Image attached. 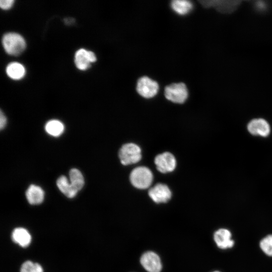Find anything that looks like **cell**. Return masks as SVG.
<instances>
[{
  "instance_id": "1",
  "label": "cell",
  "mask_w": 272,
  "mask_h": 272,
  "mask_svg": "<svg viewBox=\"0 0 272 272\" xmlns=\"http://www.w3.org/2000/svg\"><path fill=\"white\" fill-rule=\"evenodd\" d=\"M2 44L5 51L11 55H18L25 50L26 46L24 38L20 34L9 32L4 35Z\"/></svg>"
},
{
  "instance_id": "2",
  "label": "cell",
  "mask_w": 272,
  "mask_h": 272,
  "mask_svg": "<svg viewBox=\"0 0 272 272\" xmlns=\"http://www.w3.org/2000/svg\"><path fill=\"white\" fill-rule=\"evenodd\" d=\"M129 178L131 183L134 187L144 189L148 188L151 185L153 176L148 168L140 166L132 170Z\"/></svg>"
},
{
  "instance_id": "3",
  "label": "cell",
  "mask_w": 272,
  "mask_h": 272,
  "mask_svg": "<svg viewBox=\"0 0 272 272\" xmlns=\"http://www.w3.org/2000/svg\"><path fill=\"white\" fill-rule=\"evenodd\" d=\"M120 162L124 165L139 162L142 158L141 149L134 143L123 145L119 151Z\"/></svg>"
},
{
  "instance_id": "4",
  "label": "cell",
  "mask_w": 272,
  "mask_h": 272,
  "mask_svg": "<svg viewBox=\"0 0 272 272\" xmlns=\"http://www.w3.org/2000/svg\"><path fill=\"white\" fill-rule=\"evenodd\" d=\"M165 96L172 102L182 104L188 97L187 89L183 83H173L166 87Z\"/></svg>"
},
{
  "instance_id": "5",
  "label": "cell",
  "mask_w": 272,
  "mask_h": 272,
  "mask_svg": "<svg viewBox=\"0 0 272 272\" xmlns=\"http://www.w3.org/2000/svg\"><path fill=\"white\" fill-rule=\"evenodd\" d=\"M158 90V84L148 77H143L138 81L137 91L144 98H150L154 97L157 94Z\"/></svg>"
},
{
  "instance_id": "6",
  "label": "cell",
  "mask_w": 272,
  "mask_h": 272,
  "mask_svg": "<svg viewBox=\"0 0 272 272\" xmlns=\"http://www.w3.org/2000/svg\"><path fill=\"white\" fill-rule=\"evenodd\" d=\"M154 162L157 170L163 173L173 171L176 165L174 156L169 152H164L158 155L155 157Z\"/></svg>"
},
{
  "instance_id": "7",
  "label": "cell",
  "mask_w": 272,
  "mask_h": 272,
  "mask_svg": "<svg viewBox=\"0 0 272 272\" xmlns=\"http://www.w3.org/2000/svg\"><path fill=\"white\" fill-rule=\"evenodd\" d=\"M96 60V56L93 52L84 48L79 49L75 54L76 66L81 71L88 69L91 63L95 62Z\"/></svg>"
},
{
  "instance_id": "8",
  "label": "cell",
  "mask_w": 272,
  "mask_h": 272,
  "mask_svg": "<svg viewBox=\"0 0 272 272\" xmlns=\"http://www.w3.org/2000/svg\"><path fill=\"white\" fill-rule=\"evenodd\" d=\"M151 198L156 203H165L171 197V192L167 185L158 183L150 189L148 192Z\"/></svg>"
},
{
  "instance_id": "9",
  "label": "cell",
  "mask_w": 272,
  "mask_h": 272,
  "mask_svg": "<svg viewBox=\"0 0 272 272\" xmlns=\"http://www.w3.org/2000/svg\"><path fill=\"white\" fill-rule=\"evenodd\" d=\"M141 263L148 272H160L162 269L159 256L152 251L147 252L142 255Z\"/></svg>"
},
{
  "instance_id": "10",
  "label": "cell",
  "mask_w": 272,
  "mask_h": 272,
  "mask_svg": "<svg viewBox=\"0 0 272 272\" xmlns=\"http://www.w3.org/2000/svg\"><path fill=\"white\" fill-rule=\"evenodd\" d=\"M247 129L252 135L263 137L268 135L270 131L269 124L262 118H256L251 120L247 125Z\"/></svg>"
},
{
  "instance_id": "11",
  "label": "cell",
  "mask_w": 272,
  "mask_h": 272,
  "mask_svg": "<svg viewBox=\"0 0 272 272\" xmlns=\"http://www.w3.org/2000/svg\"><path fill=\"white\" fill-rule=\"evenodd\" d=\"M214 239L217 246L222 249L231 248L234 244L231 233L227 229L221 228L217 230L214 233Z\"/></svg>"
},
{
  "instance_id": "12",
  "label": "cell",
  "mask_w": 272,
  "mask_h": 272,
  "mask_svg": "<svg viewBox=\"0 0 272 272\" xmlns=\"http://www.w3.org/2000/svg\"><path fill=\"white\" fill-rule=\"evenodd\" d=\"M241 2L240 1H202V4L207 7L213 6L221 13L233 12Z\"/></svg>"
},
{
  "instance_id": "13",
  "label": "cell",
  "mask_w": 272,
  "mask_h": 272,
  "mask_svg": "<svg viewBox=\"0 0 272 272\" xmlns=\"http://www.w3.org/2000/svg\"><path fill=\"white\" fill-rule=\"evenodd\" d=\"M12 240L22 247H28L31 242L32 237L29 231L24 228L17 227L12 233Z\"/></svg>"
},
{
  "instance_id": "14",
  "label": "cell",
  "mask_w": 272,
  "mask_h": 272,
  "mask_svg": "<svg viewBox=\"0 0 272 272\" xmlns=\"http://www.w3.org/2000/svg\"><path fill=\"white\" fill-rule=\"evenodd\" d=\"M26 196L30 204L39 205L44 200V192L40 186L32 184L27 189Z\"/></svg>"
},
{
  "instance_id": "15",
  "label": "cell",
  "mask_w": 272,
  "mask_h": 272,
  "mask_svg": "<svg viewBox=\"0 0 272 272\" xmlns=\"http://www.w3.org/2000/svg\"><path fill=\"white\" fill-rule=\"evenodd\" d=\"M8 77L14 80H19L25 75L26 70L23 65L18 62H12L6 69Z\"/></svg>"
},
{
  "instance_id": "16",
  "label": "cell",
  "mask_w": 272,
  "mask_h": 272,
  "mask_svg": "<svg viewBox=\"0 0 272 272\" xmlns=\"http://www.w3.org/2000/svg\"><path fill=\"white\" fill-rule=\"evenodd\" d=\"M56 184L60 191L69 198L74 197L78 193L65 176H60L57 180Z\"/></svg>"
},
{
  "instance_id": "17",
  "label": "cell",
  "mask_w": 272,
  "mask_h": 272,
  "mask_svg": "<svg viewBox=\"0 0 272 272\" xmlns=\"http://www.w3.org/2000/svg\"><path fill=\"white\" fill-rule=\"evenodd\" d=\"M173 10L179 15H184L188 13L192 9V4L186 0H174L171 2Z\"/></svg>"
},
{
  "instance_id": "18",
  "label": "cell",
  "mask_w": 272,
  "mask_h": 272,
  "mask_svg": "<svg viewBox=\"0 0 272 272\" xmlns=\"http://www.w3.org/2000/svg\"><path fill=\"white\" fill-rule=\"evenodd\" d=\"M70 183L78 192L84 185V179L82 173L77 169H72L69 173Z\"/></svg>"
},
{
  "instance_id": "19",
  "label": "cell",
  "mask_w": 272,
  "mask_h": 272,
  "mask_svg": "<svg viewBox=\"0 0 272 272\" xmlns=\"http://www.w3.org/2000/svg\"><path fill=\"white\" fill-rule=\"evenodd\" d=\"M45 129L46 132L51 135L58 137L64 131V125L58 120L53 119L48 121L45 124Z\"/></svg>"
},
{
  "instance_id": "20",
  "label": "cell",
  "mask_w": 272,
  "mask_h": 272,
  "mask_svg": "<svg viewBox=\"0 0 272 272\" xmlns=\"http://www.w3.org/2000/svg\"><path fill=\"white\" fill-rule=\"evenodd\" d=\"M20 272H43V269L40 264L27 260L22 264Z\"/></svg>"
},
{
  "instance_id": "21",
  "label": "cell",
  "mask_w": 272,
  "mask_h": 272,
  "mask_svg": "<svg viewBox=\"0 0 272 272\" xmlns=\"http://www.w3.org/2000/svg\"><path fill=\"white\" fill-rule=\"evenodd\" d=\"M259 246L265 254L272 256V235H268L264 237L260 241Z\"/></svg>"
},
{
  "instance_id": "22",
  "label": "cell",
  "mask_w": 272,
  "mask_h": 272,
  "mask_svg": "<svg viewBox=\"0 0 272 272\" xmlns=\"http://www.w3.org/2000/svg\"><path fill=\"white\" fill-rule=\"evenodd\" d=\"M14 3V0H1L0 1V7L3 10H8L12 8Z\"/></svg>"
},
{
  "instance_id": "23",
  "label": "cell",
  "mask_w": 272,
  "mask_h": 272,
  "mask_svg": "<svg viewBox=\"0 0 272 272\" xmlns=\"http://www.w3.org/2000/svg\"><path fill=\"white\" fill-rule=\"evenodd\" d=\"M7 123V118L2 112V111H1L0 113V128L1 129H3L5 126H6Z\"/></svg>"
},
{
  "instance_id": "24",
  "label": "cell",
  "mask_w": 272,
  "mask_h": 272,
  "mask_svg": "<svg viewBox=\"0 0 272 272\" xmlns=\"http://www.w3.org/2000/svg\"><path fill=\"white\" fill-rule=\"evenodd\" d=\"M213 272H219V271H213Z\"/></svg>"
}]
</instances>
